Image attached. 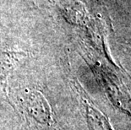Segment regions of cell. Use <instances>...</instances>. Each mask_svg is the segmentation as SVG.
Listing matches in <instances>:
<instances>
[{
  "label": "cell",
  "instance_id": "6da1fadb",
  "mask_svg": "<svg viewBox=\"0 0 131 130\" xmlns=\"http://www.w3.org/2000/svg\"><path fill=\"white\" fill-rule=\"evenodd\" d=\"M23 104L27 114L37 123L49 126L52 123L51 107L41 91L33 90L27 92Z\"/></svg>",
  "mask_w": 131,
  "mask_h": 130
},
{
  "label": "cell",
  "instance_id": "7a4b0ae2",
  "mask_svg": "<svg viewBox=\"0 0 131 130\" xmlns=\"http://www.w3.org/2000/svg\"><path fill=\"white\" fill-rule=\"evenodd\" d=\"M78 92L85 108V117L90 130H114L108 117L93 104L84 90L78 85Z\"/></svg>",
  "mask_w": 131,
  "mask_h": 130
},
{
  "label": "cell",
  "instance_id": "3957f363",
  "mask_svg": "<svg viewBox=\"0 0 131 130\" xmlns=\"http://www.w3.org/2000/svg\"><path fill=\"white\" fill-rule=\"evenodd\" d=\"M25 55V53L19 52H0V85L9 101V78L15 63Z\"/></svg>",
  "mask_w": 131,
  "mask_h": 130
}]
</instances>
